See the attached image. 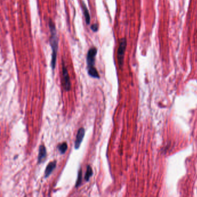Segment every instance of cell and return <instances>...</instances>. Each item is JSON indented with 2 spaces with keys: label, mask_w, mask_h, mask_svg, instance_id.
Listing matches in <instances>:
<instances>
[{
  "label": "cell",
  "mask_w": 197,
  "mask_h": 197,
  "mask_svg": "<svg viewBox=\"0 0 197 197\" xmlns=\"http://www.w3.org/2000/svg\"><path fill=\"white\" fill-rule=\"evenodd\" d=\"M49 26L51 34L50 44H51V48L52 50L51 66L53 70H54L56 65L57 51L58 49V38L57 35L56 28L55 24L51 19L49 20Z\"/></svg>",
  "instance_id": "cell-1"
},
{
  "label": "cell",
  "mask_w": 197,
  "mask_h": 197,
  "mask_svg": "<svg viewBox=\"0 0 197 197\" xmlns=\"http://www.w3.org/2000/svg\"><path fill=\"white\" fill-rule=\"evenodd\" d=\"M85 135V130L84 128H80L78 131L76 139L75 142V149H78Z\"/></svg>",
  "instance_id": "cell-5"
},
{
  "label": "cell",
  "mask_w": 197,
  "mask_h": 197,
  "mask_svg": "<svg viewBox=\"0 0 197 197\" xmlns=\"http://www.w3.org/2000/svg\"><path fill=\"white\" fill-rule=\"evenodd\" d=\"M62 78H63V83H64V87L66 91H69L71 89V83L69 75L67 69L65 67L64 63L62 64Z\"/></svg>",
  "instance_id": "cell-4"
},
{
  "label": "cell",
  "mask_w": 197,
  "mask_h": 197,
  "mask_svg": "<svg viewBox=\"0 0 197 197\" xmlns=\"http://www.w3.org/2000/svg\"><path fill=\"white\" fill-rule=\"evenodd\" d=\"M46 149L44 145H40L39 148V153L38 156V163H41L46 156Z\"/></svg>",
  "instance_id": "cell-7"
},
{
  "label": "cell",
  "mask_w": 197,
  "mask_h": 197,
  "mask_svg": "<svg viewBox=\"0 0 197 197\" xmlns=\"http://www.w3.org/2000/svg\"><path fill=\"white\" fill-rule=\"evenodd\" d=\"M58 149L59 152L62 154H64L66 152V151L67 150V143L66 142H63L58 146Z\"/></svg>",
  "instance_id": "cell-10"
},
{
  "label": "cell",
  "mask_w": 197,
  "mask_h": 197,
  "mask_svg": "<svg viewBox=\"0 0 197 197\" xmlns=\"http://www.w3.org/2000/svg\"><path fill=\"white\" fill-rule=\"evenodd\" d=\"M83 14L85 16V20H86V24H89L90 23V20H91L90 13L88 11L87 6H86L85 4H83Z\"/></svg>",
  "instance_id": "cell-8"
},
{
  "label": "cell",
  "mask_w": 197,
  "mask_h": 197,
  "mask_svg": "<svg viewBox=\"0 0 197 197\" xmlns=\"http://www.w3.org/2000/svg\"><path fill=\"white\" fill-rule=\"evenodd\" d=\"M56 161H53L52 162H51L50 163L48 164L47 166L46 167V169H45V178H48L51 175L52 172L54 171V169H55V168L56 167Z\"/></svg>",
  "instance_id": "cell-6"
},
{
  "label": "cell",
  "mask_w": 197,
  "mask_h": 197,
  "mask_svg": "<svg viewBox=\"0 0 197 197\" xmlns=\"http://www.w3.org/2000/svg\"><path fill=\"white\" fill-rule=\"evenodd\" d=\"M127 46V40L123 38L120 40V44L118 50V65L120 68L122 67L124 63V55Z\"/></svg>",
  "instance_id": "cell-2"
},
{
  "label": "cell",
  "mask_w": 197,
  "mask_h": 197,
  "mask_svg": "<svg viewBox=\"0 0 197 197\" xmlns=\"http://www.w3.org/2000/svg\"><path fill=\"white\" fill-rule=\"evenodd\" d=\"M93 169H92L90 165H88L87 167V171H86V174H85V180L87 181H89V179H90V178L93 176Z\"/></svg>",
  "instance_id": "cell-9"
},
{
  "label": "cell",
  "mask_w": 197,
  "mask_h": 197,
  "mask_svg": "<svg viewBox=\"0 0 197 197\" xmlns=\"http://www.w3.org/2000/svg\"><path fill=\"white\" fill-rule=\"evenodd\" d=\"M91 29L92 30V31L94 33L97 32L98 30V25L97 23H95L94 24H93L91 26Z\"/></svg>",
  "instance_id": "cell-12"
},
{
  "label": "cell",
  "mask_w": 197,
  "mask_h": 197,
  "mask_svg": "<svg viewBox=\"0 0 197 197\" xmlns=\"http://www.w3.org/2000/svg\"><path fill=\"white\" fill-rule=\"evenodd\" d=\"M82 169H80L79 172H78V179L76 183V187H79L81 183H82Z\"/></svg>",
  "instance_id": "cell-11"
},
{
  "label": "cell",
  "mask_w": 197,
  "mask_h": 197,
  "mask_svg": "<svg viewBox=\"0 0 197 197\" xmlns=\"http://www.w3.org/2000/svg\"><path fill=\"white\" fill-rule=\"evenodd\" d=\"M97 53V49L96 47H91L87 52V68L95 67V60L96 56Z\"/></svg>",
  "instance_id": "cell-3"
}]
</instances>
